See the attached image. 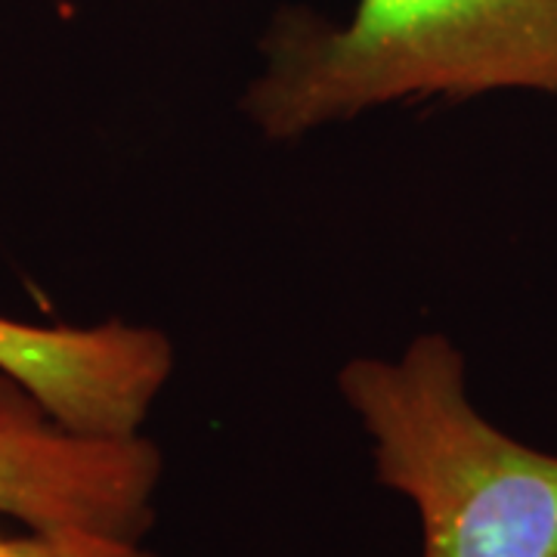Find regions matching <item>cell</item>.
<instances>
[{
    "label": "cell",
    "instance_id": "cell-3",
    "mask_svg": "<svg viewBox=\"0 0 557 557\" xmlns=\"http://www.w3.org/2000/svg\"><path fill=\"white\" fill-rule=\"evenodd\" d=\"M159 471L149 440L69 431L16 381H0V515L32 533L137 545L152 527Z\"/></svg>",
    "mask_w": 557,
    "mask_h": 557
},
{
    "label": "cell",
    "instance_id": "cell-1",
    "mask_svg": "<svg viewBox=\"0 0 557 557\" xmlns=\"http://www.w3.org/2000/svg\"><path fill=\"white\" fill-rule=\"evenodd\" d=\"M557 94V0H359L344 28L292 16L248 112L270 137L406 97Z\"/></svg>",
    "mask_w": 557,
    "mask_h": 557
},
{
    "label": "cell",
    "instance_id": "cell-2",
    "mask_svg": "<svg viewBox=\"0 0 557 557\" xmlns=\"http://www.w3.org/2000/svg\"><path fill=\"white\" fill-rule=\"evenodd\" d=\"M341 391L375 440L381 483L416 505L421 557H557V456L474 412L449 341L424 335L399 362L357 359Z\"/></svg>",
    "mask_w": 557,
    "mask_h": 557
},
{
    "label": "cell",
    "instance_id": "cell-4",
    "mask_svg": "<svg viewBox=\"0 0 557 557\" xmlns=\"http://www.w3.org/2000/svg\"><path fill=\"white\" fill-rule=\"evenodd\" d=\"M171 366V344L152 329H38L0 317V372L78 434L134 437Z\"/></svg>",
    "mask_w": 557,
    "mask_h": 557
},
{
    "label": "cell",
    "instance_id": "cell-5",
    "mask_svg": "<svg viewBox=\"0 0 557 557\" xmlns=\"http://www.w3.org/2000/svg\"><path fill=\"white\" fill-rule=\"evenodd\" d=\"M0 557H156L139 545L112 542L81 533H32L25 539H0Z\"/></svg>",
    "mask_w": 557,
    "mask_h": 557
}]
</instances>
